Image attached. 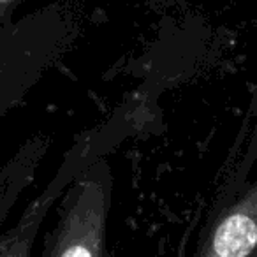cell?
<instances>
[{"mask_svg":"<svg viewBox=\"0 0 257 257\" xmlns=\"http://www.w3.org/2000/svg\"><path fill=\"white\" fill-rule=\"evenodd\" d=\"M257 243V225L246 215H232L215 234V253L220 257L248 255Z\"/></svg>","mask_w":257,"mask_h":257,"instance_id":"6da1fadb","label":"cell"},{"mask_svg":"<svg viewBox=\"0 0 257 257\" xmlns=\"http://www.w3.org/2000/svg\"><path fill=\"white\" fill-rule=\"evenodd\" d=\"M65 255H90V252L85 248H71L65 252Z\"/></svg>","mask_w":257,"mask_h":257,"instance_id":"7a4b0ae2","label":"cell"},{"mask_svg":"<svg viewBox=\"0 0 257 257\" xmlns=\"http://www.w3.org/2000/svg\"><path fill=\"white\" fill-rule=\"evenodd\" d=\"M0 2H4V0H0Z\"/></svg>","mask_w":257,"mask_h":257,"instance_id":"3957f363","label":"cell"}]
</instances>
